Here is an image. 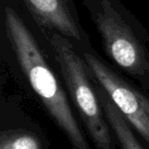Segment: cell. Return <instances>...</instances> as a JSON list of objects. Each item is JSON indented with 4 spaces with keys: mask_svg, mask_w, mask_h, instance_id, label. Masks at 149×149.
Here are the masks:
<instances>
[{
    "mask_svg": "<svg viewBox=\"0 0 149 149\" xmlns=\"http://www.w3.org/2000/svg\"><path fill=\"white\" fill-rule=\"evenodd\" d=\"M95 84L100 103L102 105L108 124L112 130L116 143L120 145V149H145L142 146V143L137 138L135 130L116 108L105 90L96 82Z\"/></svg>",
    "mask_w": 149,
    "mask_h": 149,
    "instance_id": "6",
    "label": "cell"
},
{
    "mask_svg": "<svg viewBox=\"0 0 149 149\" xmlns=\"http://www.w3.org/2000/svg\"><path fill=\"white\" fill-rule=\"evenodd\" d=\"M2 29L17 70L34 97L74 149H92L74 111L46 34L17 0H2Z\"/></svg>",
    "mask_w": 149,
    "mask_h": 149,
    "instance_id": "1",
    "label": "cell"
},
{
    "mask_svg": "<svg viewBox=\"0 0 149 149\" xmlns=\"http://www.w3.org/2000/svg\"><path fill=\"white\" fill-rule=\"evenodd\" d=\"M44 33L70 103L87 136L97 149H116L118 143L100 103L96 84L81 52L62 36L56 33Z\"/></svg>",
    "mask_w": 149,
    "mask_h": 149,
    "instance_id": "3",
    "label": "cell"
},
{
    "mask_svg": "<svg viewBox=\"0 0 149 149\" xmlns=\"http://www.w3.org/2000/svg\"><path fill=\"white\" fill-rule=\"evenodd\" d=\"M34 23L46 33H56L80 52L92 47L74 0H19Z\"/></svg>",
    "mask_w": 149,
    "mask_h": 149,
    "instance_id": "5",
    "label": "cell"
},
{
    "mask_svg": "<svg viewBox=\"0 0 149 149\" xmlns=\"http://www.w3.org/2000/svg\"><path fill=\"white\" fill-rule=\"evenodd\" d=\"M105 55L149 93V33L120 0H82Z\"/></svg>",
    "mask_w": 149,
    "mask_h": 149,
    "instance_id": "2",
    "label": "cell"
},
{
    "mask_svg": "<svg viewBox=\"0 0 149 149\" xmlns=\"http://www.w3.org/2000/svg\"><path fill=\"white\" fill-rule=\"evenodd\" d=\"M81 54L93 80L105 90L127 122L149 146V93L123 77L93 47Z\"/></svg>",
    "mask_w": 149,
    "mask_h": 149,
    "instance_id": "4",
    "label": "cell"
},
{
    "mask_svg": "<svg viewBox=\"0 0 149 149\" xmlns=\"http://www.w3.org/2000/svg\"><path fill=\"white\" fill-rule=\"evenodd\" d=\"M0 149H43L39 134L25 128L3 129L0 138Z\"/></svg>",
    "mask_w": 149,
    "mask_h": 149,
    "instance_id": "7",
    "label": "cell"
}]
</instances>
